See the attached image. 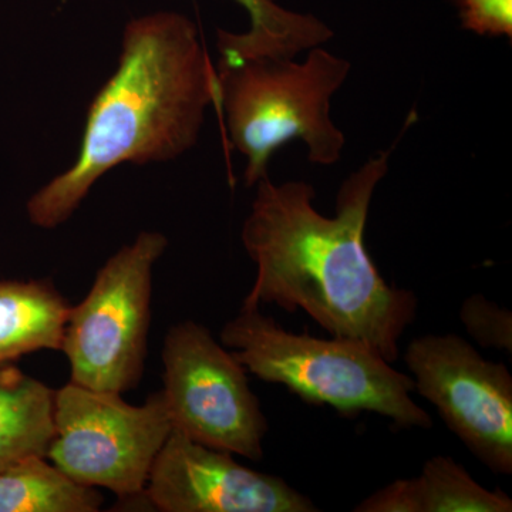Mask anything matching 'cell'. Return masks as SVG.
I'll use <instances>...</instances> for the list:
<instances>
[{
	"mask_svg": "<svg viewBox=\"0 0 512 512\" xmlns=\"http://www.w3.org/2000/svg\"><path fill=\"white\" fill-rule=\"evenodd\" d=\"M390 154H377L349 175L332 218L313 207L315 188L305 181L276 185L266 175L256 183L241 232L256 265L244 308L301 309L333 338L360 340L389 363L399 359V342L417 318L419 299L387 284L365 245L370 202Z\"/></svg>",
	"mask_w": 512,
	"mask_h": 512,
	"instance_id": "6da1fadb",
	"label": "cell"
},
{
	"mask_svg": "<svg viewBox=\"0 0 512 512\" xmlns=\"http://www.w3.org/2000/svg\"><path fill=\"white\" fill-rule=\"evenodd\" d=\"M217 100V72L192 20L177 12L131 20L119 66L90 104L79 156L30 197L29 221L57 228L113 168L183 156Z\"/></svg>",
	"mask_w": 512,
	"mask_h": 512,
	"instance_id": "7a4b0ae2",
	"label": "cell"
},
{
	"mask_svg": "<svg viewBox=\"0 0 512 512\" xmlns=\"http://www.w3.org/2000/svg\"><path fill=\"white\" fill-rule=\"evenodd\" d=\"M220 339L247 372L282 384L305 403L330 406L346 417L377 413L396 429L433 427L429 413L412 399L413 377L360 340L288 332L259 306H242Z\"/></svg>",
	"mask_w": 512,
	"mask_h": 512,
	"instance_id": "3957f363",
	"label": "cell"
},
{
	"mask_svg": "<svg viewBox=\"0 0 512 512\" xmlns=\"http://www.w3.org/2000/svg\"><path fill=\"white\" fill-rule=\"evenodd\" d=\"M215 72L217 109L232 146L248 160L247 187L268 175L269 160L289 141H303L313 164L338 163L346 138L330 119V99L348 79V60L318 46L302 63L247 56L220 59Z\"/></svg>",
	"mask_w": 512,
	"mask_h": 512,
	"instance_id": "277c9868",
	"label": "cell"
},
{
	"mask_svg": "<svg viewBox=\"0 0 512 512\" xmlns=\"http://www.w3.org/2000/svg\"><path fill=\"white\" fill-rule=\"evenodd\" d=\"M168 241L143 231L101 266L90 292L70 308L62 350L70 382L123 393L144 372L153 298V271Z\"/></svg>",
	"mask_w": 512,
	"mask_h": 512,
	"instance_id": "5b68a950",
	"label": "cell"
},
{
	"mask_svg": "<svg viewBox=\"0 0 512 512\" xmlns=\"http://www.w3.org/2000/svg\"><path fill=\"white\" fill-rule=\"evenodd\" d=\"M171 431L161 392L133 406L120 393L70 382L56 392L55 437L46 457L76 483L134 497L144 494Z\"/></svg>",
	"mask_w": 512,
	"mask_h": 512,
	"instance_id": "8992f818",
	"label": "cell"
},
{
	"mask_svg": "<svg viewBox=\"0 0 512 512\" xmlns=\"http://www.w3.org/2000/svg\"><path fill=\"white\" fill-rule=\"evenodd\" d=\"M161 390L173 430L204 446L252 461L264 457L268 420L249 387L247 369L201 323L171 326Z\"/></svg>",
	"mask_w": 512,
	"mask_h": 512,
	"instance_id": "52a82bcc",
	"label": "cell"
},
{
	"mask_svg": "<svg viewBox=\"0 0 512 512\" xmlns=\"http://www.w3.org/2000/svg\"><path fill=\"white\" fill-rule=\"evenodd\" d=\"M414 390L429 400L448 429L494 474H512V376L484 359L466 339L424 335L404 353Z\"/></svg>",
	"mask_w": 512,
	"mask_h": 512,
	"instance_id": "ba28073f",
	"label": "cell"
},
{
	"mask_svg": "<svg viewBox=\"0 0 512 512\" xmlns=\"http://www.w3.org/2000/svg\"><path fill=\"white\" fill-rule=\"evenodd\" d=\"M144 495L163 512H315L284 478L237 463L228 451L171 431L154 461Z\"/></svg>",
	"mask_w": 512,
	"mask_h": 512,
	"instance_id": "9c48e42d",
	"label": "cell"
},
{
	"mask_svg": "<svg viewBox=\"0 0 512 512\" xmlns=\"http://www.w3.org/2000/svg\"><path fill=\"white\" fill-rule=\"evenodd\" d=\"M356 512H511L512 500L477 483L454 458L437 456L419 477L396 480L369 495Z\"/></svg>",
	"mask_w": 512,
	"mask_h": 512,
	"instance_id": "30bf717a",
	"label": "cell"
},
{
	"mask_svg": "<svg viewBox=\"0 0 512 512\" xmlns=\"http://www.w3.org/2000/svg\"><path fill=\"white\" fill-rule=\"evenodd\" d=\"M69 313L50 281H0V366L37 350H62Z\"/></svg>",
	"mask_w": 512,
	"mask_h": 512,
	"instance_id": "8fae6325",
	"label": "cell"
},
{
	"mask_svg": "<svg viewBox=\"0 0 512 512\" xmlns=\"http://www.w3.org/2000/svg\"><path fill=\"white\" fill-rule=\"evenodd\" d=\"M55 390L15 367L0 366V470L47 456L55 437Z\"/></svg>",
	"mask_w": 512,
	"mask_h": 512,
	"instance_id": "7c38bea8",
	"label": "cell"
},
{
	"mask_svg": "<svg viewBox=\"0 0 512 512\" xmlns=\"http://www.w3.org/2000/svg\"><path fill=\"white\" fill-rule=\"evenodd\" d=\"M251 16V29L242 35L218 30L217 47L222 57L276 56L293 59L332 39L333 32L312 15H301L279 6L275 0H237Z\"/></svg>",
	"mask_w": 512,
	"mask_h": 512,
	"instance_id": "4fadbf2b",
	"label": "cell"
},
{
	"mask_svg": "<svg viewBox=\"0 0 512 512\" xmlns=\"http://www.w3.org/2000/svg\"><path fill=\"white\" fill-rule=\"evenodd\" d=\"M103 497L76 483L47 457L30 456L0 470V512H96Z\"/></svg>",
	"mask_w": 512,
	"mask_h": 512,
	"instance_id": "5bb4252c",
	"label": "cell"
},
{
	"mask_svg": "<svg viewBox=\"0 0 512 512\" xmlns=\"http://www.w3.org/2000/svg\"><path fill=\"white\" fill-rule=\"evenodd\" d=\"M460 319L481 348L497 349L512 355V313L476 293L468 296L460 309Z\"/></svg>",
	"mask_w": 512,
	"mask_h": 512,
	"instance_id": "9a60e30c",
	"label": "cell"
},
{
	"mask_svg": "<svg viewBox=\"0 0 512 512\" xmlns=\"http://www.w3.org/2000/svg\"><path fill=\"white\" fill-rule=\"evenodd\" d=\"M461 25L480 36H512V0H458Z\"/></svg>",
	"mask_w": 512,
	"mask_h": 512,
	"instance_id": "2e32d148",
	"label": "cell"
}]
</instances>
